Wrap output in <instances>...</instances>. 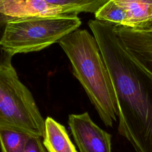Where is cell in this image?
Here are the masks:
<instances>
[{"mask_svg": "<svg viewBox=\"0 0 152 152\" xmlns=\"http://www.w3.org/2000/svg\"><path fill=\"white\" fill-rule=\"evenodd\" d=\"M88 24L114 90L119 133L136 152H152V75L126 50L113 24L97 19Z\"/></svg>", "mask_w": 152, "mask_h": 152, "instance_id": "cell-1", "label": "cell"}, {"mask_svg": "<svg viewBox=\"0 0 152 152\" xmlns=\"http://www.w3.org/2000/svg\"><path fill=\"white\" fill-rule=\"evenodd\" d=\"M100 119L111 127L118 117L114 90L98 44L87 30L76 29L58 42Z\"/></svg>", "mask_w": 152, "mask_h": 152, "instance_id": "cell-2", "label": "cell"}, {"mask_svg": "<svg viewBox=\"0 0 152 152\" xmlns=\"http://www.w3.org/2000/svg\"><path fill=\"white\" fill-rule=\"evenodd\" d=\"M81 24L78 14L12 17L7 23L0 45L11 56L39 51L58 42Z\"/></svg>", "mask_w": 152, "mask_h": 152, "instance_id": "cell-3", "label": "cell"}, {"mask_svg": "<svg viewBox=\"0 0 152 152\" xmlns=\"http://www.w3.org/2000/svg\"><path fill=\"white\" fill-rule=\"evenodd\" d=\"M0 128L44 135L45 119L12 65L0 66Z\"/></svg>", "mask_w": 152, "mask_h": 152, "instance_id": "cell-4", "label": "cell"}, {"mask_svg": "<svg viewBox=\"0 0 152 152\" xmlns=\"http://www.w3.org/2000/svg\"><path fill=\"white\" fill-rule=\"evenodd\" d=\"M68 125L80 152H111V135L95 124L87 112L69 115Z\"/></svg>", "mask_w": 152, "mask_h": 152, "instance_id": "cell-5", "label": "cell"}, {"mask_svg": "<svg viewBox=\"0 0 152 152\" xmlns=\"http://www.w3.org/2000/svg\"><path fill=\"white\" fill-rule=\"evenodd\" d=\"M113 30L129 53L152 75V30L121 25H113Z\"/></svg>", "mask_w": 152, "mask_h": 152, "instance_id": "cell-6", "label": "cell"}, {"mask_svg": "<svg viewBox=\"0 0 152 152\" xmlns=\"http://www.w3.org/2000/svg\"><path fill=\"white\" fill-rule=\"evenodd\" d=\"M43 145L48 152H77L65 128L53 118L45 120Z\"/></svg>", "mask_w": 152, "mask_h": 152, "instance_id": "cell-7", "label": "cell"}, {"mask_svg": "<svg viewBox=\"0 0 152 152\" xmlns=\"http://www.w3.org/2000/svg\"><path fill=\"white\" fill-rule=\"evenodd\" d=\"M124 10L125 26L136 28L152 21V0H113Z\"/></svg>", "mask_w": 152, "mask_h": 152, "instance_id": "cell-8", "label": "cell"}, {"mask_svg": "<svg viewBox=\"0 0 152 152\" xmlns=\"http://www.w3.org/2000/svg\"><path fill=\"white\" fill-rule=\"evenodd\" d=\"M30 136L23 132L0 128L2 152H22Z\"/></svg>", "mask_w": 152, "mask_h": 152, "instance_id": "cell-9", "label": "cell"}, {"mask_svg": "<svg viewBox=\"0 0 152 152\" xmlns=\"http://www.w3.org/2000/svg\"><path fill=\"white\" fill-rule=\"evenodd\" d=\"M46 2L63 7L78 14L80 12H96L108 0H43Z\"/></svg>", "mask_w": 152, "mask_h": 152, "instance_id": "cell-10", "label": "cell"}, {"mask_svg": "<svg viewBox=\"0 0 152 152\" xmlns=\"http://www.w3.org/2000/svg\"><path fill=\"white\" fill-rule=\"evenodd\" d=\"M94 14L97 20L113 25L125 26L126 17L125 12L113 0H108Z\"/></svg>", "mask_w": 152, "mask_h": 152, "instance_id": "cell-11", "label": "cell"}, {"mask_svg": "<svg viewBox=\"0 0 152 152\" xmlns=\"http://www.w3.org/2000/svg\"><path fill=\"white\" fill-rule=\"evenodd\" d=\"M12 17L0 12V41L3 37L7 23ZM12 57V56L7 52L0 45V66L11 65Z\"/></svg>", "mask_w": 152, "mask_h": 152, "instance_id": "cell-12", "label": "cell"}, {"mask_svg": "<svg viewBox=\"0 0 152 152\" xmlns=\"http://www.w3.org/2000/svg\"><path fill=\"white\" fill-rule=\"evenodd\" d=\"M22 152H46L40 137L31 135Z\"/></svg>", "mask_w": 152, "mask_h": 152, "instance_id": "cell-13", "label": "cell"}, {"mask_svg": "<svg viewBox=\"0 0 152 152\" xmlns=\"http://www.w3.org/2000/svg\"><path fill=\"white\" fill-rule=\"evenodd\" d=\"M135 29H138V30H152V21L148 23H147V24L142 26L141 27L136 28Z\"/></svg>", "mask_w": 152, "mask_h": 152, "instance_id": "cell-14", "label": "cell"}]
</instances>
